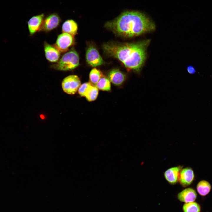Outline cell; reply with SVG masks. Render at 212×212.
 I'll return each instance as SVG.
<instances>
[{
  "label": "cell",
  "instance_id": "7",
  "mask_svg": "<svg viewBox=\"0 0 212 212\" xmlns=\"http://www.w3.org/2000/svg\"><path fill=\"white\" fill-rule=\"evenodd\" d=\"M87 63L92 67H96L102 64L104 61L96 49L93 46L87 49L86 54Z\"/></svg>",
  "mask_w": 212,
  "mask_h": 212
},
{
  "label": "cell",
  "instance_id": "2",
  "mask_svg": "<svg viewBox=\"0 0 212 212\" xmlns=\"http://www.w3.org/2000/svg\"><path fill=\"white\" fill-rule=\"evenodd\" d=\"M149 40L133 43H107L103 46L104 52L118 59L128 70L139 71L146 57V50Z\"/></svg>",
  "mask_w": 212,
  "mask_h": 212
},
{
  "label": "cell",
  "instance_id": "6",
  "mask_svg": "<svg viewBox=\"0 0 212 212\" xmlns=\"http://www.w3.org/2000/svg\"><path fill=\"white\" fill-rule=\"evenodd\" d=\"M61 21V19L56 13H53L44 18L39 31L49 32L57 28Z\"/></svg>",
  "mask_w": 212,
  "mask_h": 212
},
{
  "label": "cell",
  "instance_id": "15",
  "mask_svg": "<svg viewBox=\"0 0 212 212\" xmlns=\"http://www.w3.org/2000/svg\"><path fill=\"white\" fill-rule=\"evenodd\" d=\"M211 188L210 184L206 180H202L198 183L196 189L198 193L201 196H204L210 192Z\"/></svg>",
  "mask_w": 212,
  "mask_h": 212
},
{
  "label": "cell",
  "instance_id": "9",
  "mask_svg": "<svg viewBox=\"0 0 212 212\" xmlns=\"http://www.w3.org/2000/svg\"><path fill=\"white\" fill-rule=\"evenodd\" d=\"M44 17V14L34 16L28 21L27 24L29 33L32 35L39 31L43 23Z\"/></svg>",
  "mask_w": 212,
  "mask_h": 212
},
{
  "label": "cell",
  "instance_id": "21",
  "mask_svg": "<svg viewBox=\"0 0 212 212\" xmlns=\"http://www.w3.org/2000/svg\"><path fill=\"white\" fill-rule=\"evenodd\" d=\"M187 70L188 73L191 74H193L196 72L195 68L192 66H189L187 68Z\"/></svg>",
  "mask_w": 212,
  "mask_h": 212
},
{
  "label": "cell",
  "instance_id": "18",
  "mask_svg": "<svg viewBox=\"0 0 212 212\" xmlns=\"http://www.w3.org/2000/svg\"><path fill=\"white\" fill-rule=\"evenodd\" d=\"M183 210V212H200L201 207L199 204L194 201L184 204Z\"/></svg>",
  "mask_w": 212,
  "mask_h": 212
},
{
  "label": "cell",
  "instance_id": "17",
  "mask_svg": "<svg viewBox=\"0 0 212 212\" xmlns=\"http://www.w3.org/2000/svg\"><path fill=\"white\" fill-rule=\"evenodd\" d=\"M95 86L99 89L106 91H109L111 89L110 81L108 78L102 77L95 84Z\"/></svg>",
  "mask_w": 212,
  "mask_h": 212
},
{
  "label": "cell",
  "instance_id": "16",
  "mask_svg": "<svg viewBox=\"0 0 212 212\" xmlns=\"http://www.w3.org/2000/svg\"><path fill=\"white\" fill-rule=\"evenodd\" d=\"M98 89L93 84L88 87L85 95V97L88 101H92L96 99L98 94Z\"/></svg>",
  "mask_w": 212,
  "mask_h": 212
},
{
  "label": "cell",
  "instance_id": "12",
  "mask_svg": "<svg viewBox=\"0 0 212 212\" xmlns=\"http://www.w3.org/2000/svg\"><path fill=\"white\" fill-rule=\"evenodd\" d=\"M177 197L181 202L188 203L194 202L197 198V194L193 189L188 188L179 193Z\"/></svg>",
  "mask_w": 212,
  "mask_h": 212
},
{
  "label": "cell",
  "instance_id": "1",
  "mask_svg": "<svg viewBox=\"0 0 212 212\" xmlns=\"http://www.w3.org/2000/svg\"><path fill=\"white\" fill-rule=\"evenodd\" d=\"M105 26L115 34L127 37L138 36L155 28L154 23L145 14L132 11L123 12Z\"/></svg>",
  "mask_w": 212,
  "mask_h": 212
},
{
  "label": "cell",
  "instance_id": "3",
  "mask_svg": "<svg viewBox=\"0 0 212 212\" xmlns=\"http://www.w3.org/2000/svg\"><path fill=\"white\" fill-rule=\"evenodd\" d=\"M79 64V57L77 52L72 49L64 54L52 67L56 70L67 71L72 70Z\"/></svg>",
  "mask_w": 212,
  "mask_h": 212
},
{
  "label": "cell",
  "instance_id": "20",
  "mask_svg": "<svg viewBox=\"0 0 212 212\" xmlns=\"http://www.w3.org/2000/svg\"><path fill=\"white\" fill-rule=\"evenodd\" d=\"M92 84L90 82L85 83L80 85L78 89V92L81 97H85V93L88 87Z\"/></svg>",
  "mask_w": 212,
  "mask_h": 212
},
{
  "label": "cell",
  "instance_id": "10",
  "mask_svg": "<svg viewBox=\"0 0 212 212\" xmlns=\"http://www.w3.org/2000/svg\"><path fill=\"white\" fill-rule=\"evenodd\" d=\"M44 49L46 59L52 62H57L59 60L60 52L54 45L46 42L44 43Z\"/></svg>",
  "mask_w": 212,
  "mask_h": 212
},
{
  "label": "cell",
  "instance_id": "19",
  "mask_svg": "<svg viewBox=\"0 0 212 212\" xmlns=\"http://www.w3.org/2000/svg\"><path fill=\"white\" fill-rule=\"evenodd\" d=\"M104 76L99 70L94 68L90 72L89 78L90 82L93 85L96 84Z\"/></svg>",
  "mask_w": 212,
  "mask_h": 212
},
{
  "label": "cell",
  "instance_id": "13",
  "mask_svg": "<svg viewBox=\"0 0 212 212\" xmlns=\"http://www.w3.org/2000/svg\"><path fill=\"white\" fill-rule=\"evenodd\" d=\"M125 78V74L118 69H113L108 74V78L110 81L116 85H121Z\"/></svg>",
  "mask_w": 212,
  "mask_h": 212
},
{
  "label": "cell",
  "instance_id": "5",
  "mask_svg": "<svg viewBox=\"0 0 212 212\" xmlns=\"http://www.w3.org/2000/svg\"><path fill=\"white\" fill-rule=\"evenodd\" d=\"M74 36L66 33H62L58 36L54 46L60 52L67 51L74 42Z\"/></svg>",
  "mask_w": 212,
  "mask_h": 212
},
{
  "label": "cell",
  "instance_id": "8",
  "mask_svg": "<svg viewBox=\"0 0 212 212\" xmlns=\"http://www.w3.org/2000/svg\"><path fill=\"white\" fill-rule=\"evenodd\" d=\"M194 174L192 168L187 167L181 170L179 179L180 184L183 187H187L192 184L194 179Z\"/></svg>",
  "mask_w": 212,
  "mask_h": 212
},
{
  "label": "cell",
  "instance_id": "14",
  "mask_svg": "<svg viewBox=\"0 0 212 212\" xmlns=\"http://www.w3.org/2000/svg\"><path fill=\"white\" fill-rule=\"evenodd\" d=\"M77 24L73 19H68L62 24V31L63 33L69 34L74 37L77 34Z\"/></svg>",
  "mask_w": 212,
  "mask_h": 212
},
{
  "label": "cell",
  "instance_id": "4",
  "mask_svg": "<svg viewBox=\"0 0 212 212\" xmlns=\"http://www.w3.org/2000/svg\"><path fill=\"white\" fill-rule=\"evenodd\" d=\"M81 85L79 78L76 75H69L65 77L62 83L63 91L69 95L75 94Z\"/></svg>",
  "mask_w": 212,
  "mask_h": 212
},
{
  "label": "cell",
  "instance_id": "11",
  "mask_svg": "<svg viewBox=\"0 0 212 212\" xmlns=\"http://www.w3.org/2000/svg\"><path fill=\"white\" fill-rule=\"evenodd\" d=\"M182 168L183 166L179 165L170 168L165 171L164 176L169 183L174 185L179 181L180 173Z\"/></svg>",
  "mask_w": 212,
  "mask_h": 212
}]
</instances>
